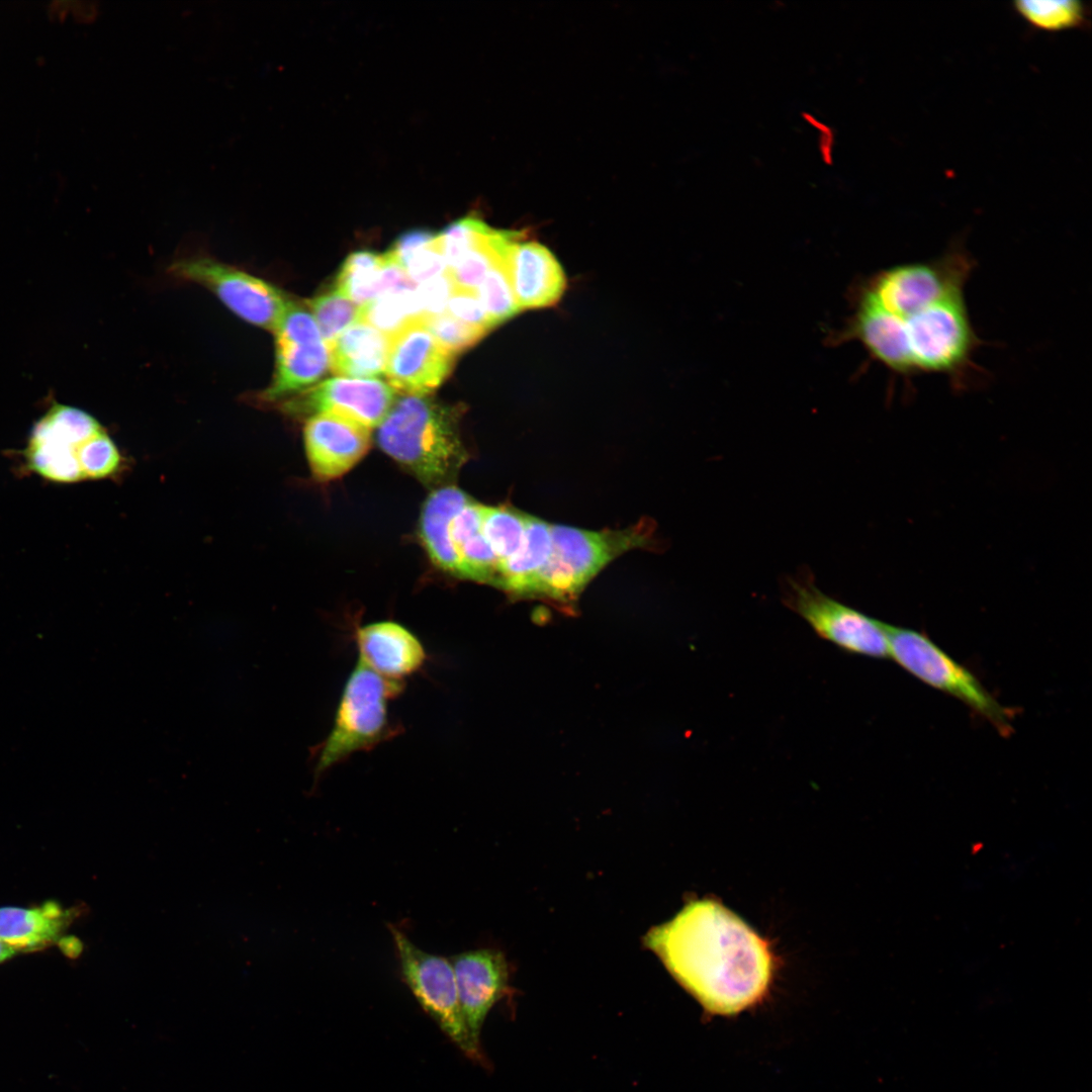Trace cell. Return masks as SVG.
Wrapping results in <instances>:
<instances>
[{"instance_id": "6da1fadb", "label": "cell", "mask_w": 1092, "mask_h": 1092, "mask_svg": "<svg viewBox=\"0 0 1092 1092\" xmlns=\"http://www.w3.org/2000/svg\"><path fill=\"white\" fill-rule=\"evenodd\" d=\"M644 940L713 1014L739 1013L768 991L775 969L768 942L717 900L690 901Z\"/></svg>"}, {"instance_id": "7a4b0ae2", "label": "cell", "mask_w": 1092, "mask_h": 1092, "mask_svg": "<svg viewBox=\"0 0 1092 1092\" xmlns=\"http://www.w3.org/2000/svg\"><path fill=\"white\" fill-rule=\"evenodd\" d=\"M458 412L427 396L394 399L377 426L379 447L423 483L448 485L468 460Z\"/></svg>"}, {"instance_id": "3957f363", "label": "cell", "mask_w": 1092, "mask_h": 1092, "mask_svg": "<svg viewBox=\"0 0 1092 1092\" xmlns=\"http://www.w3.org/2000/svg\"><path fill=\"white\" fill-rule=\"evenodd\" d=\"M403 688L357 659L343 686L330 732L315 748V779L351 755L398 735L401 727L391 719L389 703Z\"/></svg>"}, {"instance_id": "277c9868", "label": "cell", "mask_w": 1092, "mask_h": 1092, "mask_svg": "<svg viewBox=\"0 0 1092 1092\" xmlns=\"http://www.w3.org/2000/svg\"><path fill=\"white\" fill-rule=\"evenodd\" d=\"M653 527L647 522L600 532L551 525V552L529 597L573 601L605 566L621 554L648 546Z\"/></svg>"}, {"instance_id": "5b68a950", "label": "cell", "mask_w": 1092, "mask_h": 1092, "mask_svg": "<svg viewBox=\"0 0 1092 1092\" xmlns=\"http://www.w3.org/2000/svg\"><path fill=\"white\" fill-rule=\"evenodd\" d=\"M976 263L962 244L937 258L891 266L861 279L850 297L906 317L935 303L965 296Z\"/></svg>"}, {"instance_id": "8992f818", "label": "cell", "mask_w": 1092, "mask_h": 1092, "mask_svg": "<svg viewBox=\"0 0 1092 1092\" xmlns=\"http://www.w3.org/2000/svg\"><path fill=\"white\" fill-rule=\"evenodd\" d=\"M900 318L915 375H942L954 388L963 389L978 374L973 357L983 342L973 327L965 296Z\"/></svg>"}, {"instance_id": "52a82bcc", "label": "cell", "mask_w": 1092, "mask_h": 1092, "mask_svg": "<svg viewBox=\"0 0 1092 1092\" xmlns=\"http://www.w3.org/2000/svg\"><path fill=\"white\" fill-rule=\"evenodd\" d=\"M889 657L924 684L957 698L989 721L1002 735L1011 732V713L976 675L924 633L886 624Z\"/></svg>"}, {"instance_id": "ba28073f", "label": "cell", "mask_w": 1092, "mask_h": 1092, "mask_svg": "<svg viewBox=\"0 0 1092 1092\" xmlns=\"http://www.w3.org/2000/svg\"><path fill=\"white\" fill-rule=\"evenodd\" d=\"M389 930L401 978L423 1010L465 1056L485 1064L466 1025L450 960L421 949L395 926Z\"/></svg>"}, {"instance_id": "9c48e42d", "label": "cell", "mask_w": 1092, "mask_h": 1092, "mask_svg": "<svg viewBox=\"0 0 1092 1092\" xmlns=\"http://www.w3.org/2000/svg\"><path fill=\"white\" fill-rule=\"evenodd\" d=\"M782 599L820 638L841 650L872 658L889 657L886 624L824 594L809 570L785 577Z\"/></svg>"}, {"instance_id": "30bf717a", "label": "cell", "mask_w": 1092, "mask_h": 1092, "mask_svg": "<svg viewBox=\"0 0 1092 1092\" xmlns=\"http://www.w3.org/2000/svg\"><path fill=\"white\" fill-rule=\"evenodd\" d=\"M170 272L206 287L238 316L272 332L290 301L265 280L206 257L178 260L171 265Z\"/></svg>"}, {"instance_id": "8fae6325", "label": "cell", "mask_w": 1092, "mask_h": 1092, "mask_svg": "<svg viewBox=\"0 0 1092 1092\" xmlns=\"http://www.w3.org/2000/svg\"><path fill=\"white\" fill-rule=\"evenodd\" d=\"M102 431L88 413L54 403L31 429L22 451L25 468L53 482L83 480L79 463L81 448Z\"/></svg>"}, {"instance_id": "7c38bea8", "label": "cell", "mask_w": 1092, "mask_h": 1092, "mask_svg": "<svg viewBox=\"0 0 1092 1092\" xmlns=\"http://www.w3.org/2000/svg\"><path fill=\"white\" fill-rule=\"evenodd\" d=\"M394 399L393 388L381 380L336 377L288 397L282 407L308 418L333 414L372 429L382 422Z\"/></svg>"}, {"instance_id": "4fadbf2b", "label": "cell", "mask_w": 1092, "mask_h": 1092, "mask_svg": "<svg viewBox=\"0 0 1092 1092\" xmlns=\"http://www.w3.org/2000/svg\"><path fill=\"white\" fill-rule=\"evenodd\" d=\"M454 357L439 344L424 320L416 318L389 337L384 374L393 390L426 396L449 375Z\"/></svg>"}, {"instance_id": "5bb4252c", "label": "cell", "mask_w": 1092, "mask_h": 1092, "mask_svg": "<svg viewBox=\"0 0 1092 1092\" xmlns=\"http://www.w3.org/2000/svg\"><path fill=\"white\" fill-rule=\"evenodd\" d=\"M81 914L82 907H65L54 900L28 908L0 907V942L17 954L59 945L67 956L77 958L83 944L67 931Z\"/></svg>"}, {"instance_id": "9a60e30c", "label": "cell", "mask_w": 1092, "mask_h": 1092, "mask_svg": "<svg viewBox=\"0 0 1092 1092\" xmlns=\"http://www.w3.org/2000/svg\"><path fill=\"white\" fill-rule=\"evenodd\" d=\"M851 313L829 338L832 344L857 342L869 356L904 380L915 375L902 320L867 301L850 297Z\"/></svg>"}, {"instance_id": "2e32d148", "label": "cell", "mask_w": 1092, "mask_h": 1092, "mask_svg": "<svg viewBox=\"0 0 1092 1092\" xmlns=\"http://www.w3.org/2000/svg\"><path fill=\"white\" fill-rule=\"evenodd\" d=\"M303 439L313 475L328 481L344 475L364 457L371 429L341 416L318 414L307 419Z\"/></svg>"}, {"instance_id": "e0dca14e", "label": "cell", "mask_w": 1092, "mask_h": 1092, "mask_svg": "<svg viewBox=\"0 0 1092 1092\" xmlns=\"http://www.w3.org/2000/svg\"><path fill=\"white\" fill-rule=\"evenodd\" d=\"M450 962L466 1025L473 1040L480 1044V1030L487 1014L508 992V963L500 951L490 948L464 951Z\"/></svg>"}, {"instance_id": "ac0fdd59", "label": "cell", "mask_w": 1092, "mask_h": 1092, "mask_svg": "<svg viewBox=\"0 0 1092 1092\" xmlns=\"http://www.w3.org/2000/svg\"><path fill=\"white\" fill-rule=\"evenodd\" d=\"M358 660L387 680H403L419 672L428 653L422 640L394 621L371 622L354 629Z\"/></svg>"}, {"instance_id": "d6986e66", "label": "cell", "mask_w": 1092, "mask_h": 1092, "mask_svg": "<svg viewBox=\"0 0 1092 1092\" xmlns=\"http://www.w3.org/2000/svg\"><path fill=\"white\" fill-rule=\"evenodd\" d=\"M503 261L520 310L548 307L562 296L566 286L565 274L545 246L522 241L518 233Z\"/></svg>"}, {"instance_id": "ffe728a7", "label": "cell", "mask_w": 1092, "mask_h": 1092, "mask_svg": "<svg viewBox=\"0 0 1092 1092\" xmlns=\"http://www.w3.org/2000/svg\"><path fill=\"white\" fill-rule=\"evenodd\" d=\"M330 348L324 341L275 340V371L261 398L278 401L311 387L330 369Z\"/></svg>"}, {"instance_id": "44dd1931", "label": "cell", "mask_w": 1092, "mask_h": 1092, "mask_svg": "<svg viewBox=\"0 0 1092 1092\" xmlns=\"http://www.w3.org/2000/svg\"><path fill=\"white\" fill-rule=\"evenodd\" d=\"M416 284L404 269L385 254L368 251L352 253L342 265L336 290L358 306L395 289H414Z\"/></svg>"}, {"instance_id": "7402d4cb", "label": "cell", "mask_w": 1092, "mask_h": 1092, "mask_svg": "<svg viewBox=\"0 0 1092 1092\" xmlns=\"http://www.w3.org/2000/svg\"><path fill=\"white\" fill-rule=\"evenodd\" d=\"M471 499L455 485L436 488L422 509L420 534L429 557L442 570L462 578L458 554L451 539L454 516Z\"/></svg>"}, {"instance_id": "603a6c76", "label": "cell", "mask_w": 1092, "mask_h": 1092, "mask_svg": "<svg viewBox=\"0 0 1092 1092\" xmlns=\"http://www.w3.org/2000/svg\"><path fill=\"white\" fill-rule=\"evenodd\" d=\"M389 337L357 321L346 329L330 348V369L352 378H372L385 371Z\"/></svg>"}, {"instance_id": "cb8c5ba5", "label": "cell", "mask_w": 1092, "mask_h": 1092, "mask_svg": "<svg viewBox=\"0 0 1092 1092\" xmlns=\"http://www.w3.org/2000/svg\"><path fill=\"white\" fill-rule=\"evenodd\" d=\"M483 505L467 503L453 518L451 539L458 554L462 578L496 583L498 562L482 534Z\"/></svg>"}, {"instance_id": "d4e9b609", "label": "cell", "mask_w": 1092, "mask_h": 1092, "mask_svg": "<svg viewBox=\"0 0 1092 1092\" xmlns=\"http://www.w3.org/2000/svg\"><path fill=\"white\" fill-rule=\"evenodd\" d=\"M551 552V524L528 515L519 549L497 568L495 585L510 594L529 597L532 585Z\"/></svg>"}, {"instance_id": "484cf974", "label": "cell", "mask_w": 1092, "mask_h": 1092, "mask_svg": "<svg viewBox=\"0 0 1092 1092\" xmlns=\"http://www.w3.org/2000/svg\"><path fill=\"white\" fill-rule=\"evenodd\" d=\"M1012 9L1037 31L1085 29L1090 24V8L1080 0H1016Z\"/></svg>"}, {"instance_id": "4316f807", "label": "cell", "mask_w": 1092, "mask_h": 1092, "mask_svg": "<svg viewBox=\"0 0 1092 1092\" xmlns=\"http://www.w3.org/2000/svg\"><path fill=\"white\" fill-rule=\"evenodd\" d=\"M422 317L414 288L390 290L365 303L359 307L358 321L367 323L390 337L411 321Z\"/></svg>"}, {"instance_id": "83f0119b", "label": "cell", "mask_w": 1092, "mask_h": 1092, "mask_svg": "<svg viewBox=\"0 0 1092 1092\" xmlns=\"http://www.w3.org/2000/svg\"><path fill=\"white\" fill-rule=\"evenodd\" d=\"M527 519V514L511 507L483 506L482 534L496 556L498 565L519 549Z\"/></svg>"}, {"instance_id": "f1b7e54d", "label": "cell", "mask_w": 1092, "mask_h": 1092, "mask_svg": "<svg viewBox=\"0 0 1092 1092\" xmlns=\"http://www.w3.org/2000/svg\"><path fill=\"white\" fill-rule=\"evenodd\" d=\"M307 305L329 348L346 329L358 321L360 306L336 289L315 296Z\"/></svg>"}, {"instance_id": "f546056e", "label": "cell", "mask_w": 1092, "mask_h": 1092, "mask_svg": "<svg viewBox=\"0 0 1092 1092\" xmlns=\"http://www.w3.org/2000/svg\"><path fill=\"white\" fill-rule=\"evenodd\" d=\"M475 293L493 327L510 320L520 311L505 264L498 257L476 288Z\"/></svg>"}, {"instance_id": "4dcf8cb0", "label": "cell", "mask_w": 1092, "mask_h": 1092, "mask_svg": "<svg viewBox=\"0 0 1092 1092\" xmlns=\"http://www.w3.org/2000/svg\"><path fill=\"white\" fill-rule=\"evenodd\" d=\"M491 229L483 221L466 217L453 222L438 235L446 270L453 269L462 258L479 245Z\"/></svg>"}, {"instance_id": "1f68e13d", "label": "cell", "mask_w": 1092, "mask_h": 1092, "mask_svg": "<svg viewBox=\"0 0 1092 1092\" xmlns=\"http://www.w3.org/2000/svg\"><path fill=\"white\" fill-rule=\"evenodd\" d=\"M423 320L439 344L454 356L475 345L487 333L457 320L448 312Z\"/></svg>"}, {"instance_id": "d6a6232c", "label": "cell", "mask_w": 1092, "mask_h": 1092, "mask_svg": "<svg viewBox=\"0 0 1092 1092\" xmlns=\"http://www.w3.org/2000/svg\"><path fill=\"white\" fill-rule=\"evenodd\" d=\"M120 461L117 447L104 431L85 442L79 454L83 479L109 477L118 469Z\"/></svg>"}, {"instance_id": "836d02e7", "label": "cell", "mask_w": 1092, "mask_h": 1092, "mask_svg": "<svg viewBox=\"0 0 1092 1092\" xmlns=\"http://www.w3.org/2000/svg\"><path fill=\"white\" fill-rule=\"evenodd\" d=\"M470 250L451 270H446L454 287L474 291L483 280L487 271L497 258L492 245L491 235Z\"/></svg>"}, {"instance_id": "e575fe53", "label": "cell", "mask_w": 1092, "mask_h": 1092, "mask_svg": "<svg viewBox=\"0 0 1092 1092\" xmlns=\"http://www.w3.org/2000/svg\"><path fill=\"white\" fill-rule=\"evenodd\" d=\"M403 269L415 284L423 283L444 273L446 263L438 235L418 249L404 263Z\"/></svg>"}, {"instance_id": "d590c367", "label": "cell", "mask_w": 1092, "mask_h": 1092, "mask_svg": "<svg viewBox=\"0 0 1092 1092\" xmlns=\"http://www.w3.org/2000/svg\"><path fill=\"white\" fill-rule=\"evenodd\" d=\"M446 308L449 314L467 325L486 332L493 328L474 291L454 287L448 298Z\"/></svg>"}, {"instance_id": "8d00e7d4", "label": "cell", "mask_w": 1092, "mask_h": 1092, "mask_svg": "<svg viewBox=\"0 0 1092 1092\" xmlns=\"http://www.w3.org/2000/svg\"><path fill=\"white\" fill-rule=\"evenodd\" d=\"M453 288L454 285L447 271L416 287L423 317L444 312Z\"/></svg>"}, {"instance_id": "74e56055", "label": "cell", "mask_w": 1092, "mask_h": 1092, "mask_svg": "<svg viewBox=\"0 0 1092 1092\" xmlns=\"http://www.w3.org/2000/svg\"><path fill=\"white\" fill-rule=\"evenodd\" d=\"M435 234L425 230H414L401 235L386 254L403 268L407 259L421 247L435 238Z\"/></svg>"}, {"instance_id": "f35d334b", "label": "cell", "mask_w": 1092, "mask_h": 1092, "mask_svg": "<svg viewBox=\"0 0 1092 1092\" xmlns=\"http://www.w3.org/2000/svg\"><path fill=\"white\" fill-rule=\"evenodd\" d=\"M17 953L0 942V964L9 961Z\"/></svg>"}]
</instances>
